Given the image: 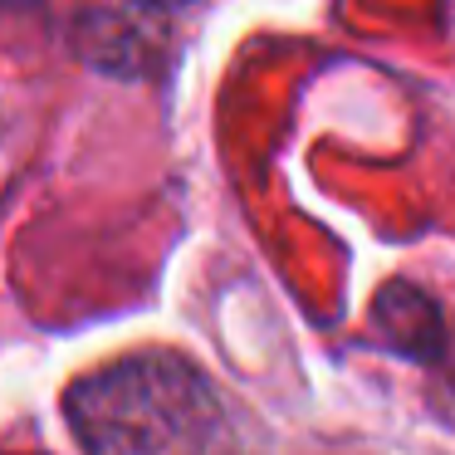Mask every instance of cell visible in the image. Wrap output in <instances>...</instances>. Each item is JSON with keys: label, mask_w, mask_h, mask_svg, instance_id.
Listing matches in <instances>:
<instances>
[{"label": "cell", "mask_w": 455, "mask_h": 455, "mask_svg": "<svg viewBox=\"0 0 455 455\" xmlns=\"http://www.w3.org/2000/svg\"><path fill=\"white\" fill-rule=\"evenodd\" d=\"M89 455H196L220 426V396L177 353H132L79 377L64 396Z\"/></svg>", "instance_id": "1"}, {"label": "cell", "mask_w": 455, "mask_h": 455, "mask_svg": "<svg viewBox=\"0 0 455 455\" xmlns=\"http://www.w3.org/2000/svg\"><path fill=\"white\" fill-rule=\"evenodd\" d=\"M367 323H372L377 343L387 353L406 357V363L435 367L445 357V318L435 308V299L421 284H411V279H387L372 294Z\"/></svg>", "instance_id": "2"}, {"label": "cell", "mask_w": 455, "mask_h": 455, "mask_svg": "<svg viewBox=\"0 0 455 455\" xmlns=\"http://www.w3.org/2000/svg\"><path fill=\"white\" fill-rule=\"evenodd\" d=\"M138 11H177V5H187V0H132Z\"/></svg>", "instance_id": "3"}]
</instances>
